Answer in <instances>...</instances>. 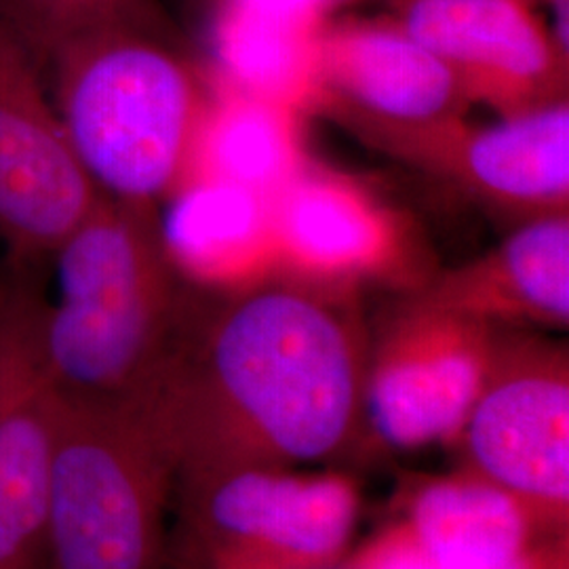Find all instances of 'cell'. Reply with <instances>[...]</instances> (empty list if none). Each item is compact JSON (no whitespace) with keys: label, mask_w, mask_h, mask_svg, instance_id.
<instances>
[{"label":"cell","mask_w":569,"mask_h":569,"mask_svg":"<svg viewBox=\"0 0 569 569\" xmlns=\"http://www.w3.org/2000/svg\"><path fill=\"white\" fill-rule=\"evenodd\" d=\"M190 302L157 376L129 403L173 458L178 483L340 453L366 425L369 336L352 296L274 279Z\"/></svg>","instance_id":"cell-1"},{"label":"cell","mask_w":569,"mask_h":569,"mask_svg":"<svg viewBox=\"0 0 569 569\" xmlns=\"http://www.w3.org/2000/svg\"><path fill=\"white\" fill-rule=\"evenodd\" d=\"M49 258L56 298L39 300V340L56 387L70 399H133L190 308L157 209L100 197Z\"/></svg>","instance_id":"cell-2"},{"label":"cell","mask_w":569,"mask_h":569,"mask_svg":"<svg viewBox=\"0 0 569 569\" xmlns=\"http://www.w3.org/2000/svg\"><path fill=\"white\" fill-rule=\"evenodd\" d=\"M41 44L63 138L98 194L152 209L173 199L211 93L167 32L121 23Z\"/></svg>","instance_id":"cell-3"},{"label":"cell","mask_w":569,"mask_h":569,"mask_svg":"<svg viewBox=\"0 0 569 569\" xmlns=\"http://www.w3.org/2000/svg\"><path fill=\"white\" fill-rule=\"evenodd\" d=\"M173 458L129 401L63 397L41 538L28 569H164Z\"/></svg>","instance_id":"cell-4"},{"label":"cell","mask_w":569,"mask_h":569,"mask_svg":"<svg viewBox=\"0 0 569 569\" xmlns=\"http://www.w3.org/2000/svg\"><path fill=\"white\" fill-rule=\"evenodd\" d=\"M451 448H460V468L509 493L542 538H568V346L498 327L486 382Z\"/></svg>","instance_id":"cell-5"},{"label":"cell","mask_w":569,"mask_h":569,"mask_svg":"<svg viewBox=\"0 0 569 569\" xmlns=\"http://www.w3.org/2000/svg\"><path fill=\"white\" fill-rule=\"evenodd\" d=\"M98 199L63 138L41 41L18 0H0V243L49 258Z\"/></svg>","instance_id":"cell-6"},{"label":"cell","mask_w":569,"mask_h":569,"mask_svg":"<svg viewBox=\"0 0 569 569\" xmlns=\"http://www.w3.org/2000/svg\"><path fill=\"white\" fill-rule=\"evenodd\" d=\"M498 327L409 293L367 346L366 425L387 446H453L486 382Z\"/></svg>","instance_id":"cell-7"},{"label":"cell","mask_w":569,"mask_h":569,"mask_svg":"<svg viewBox=\"0 0 569 569\" xmlns=\"http://www.w3.org/2000/svg\"><path fill=\"white\" fill-rule=\"evenodd\" d=\"M390 157L519 222L569 209V103L475 127L465 117L418 127L346 122Z\"/></svg>","instance_id":"cell-8"},{"label":"cell","mask_w":569,"mask_h":569,"mask_svg":"<svg viewBox=\"0 0 569 569\" xmlns=\"http://www.w3.org/2000/svg\"><path fill=\"white\" fill-rule=\"evenodd\" d=\"M279 279L355 296L363 284L409 291L435 272L406 218L366 183L308 161L272 199Z\"/></svg>","instance_id":"cell-9"},{"label":"cell","mask_w":569,"mask_h":569,"mask_svg":"<svg viewBox=\"0 0 569 569\" xmlns=\"http://www.w3.org/2000/svg\"><path fill=\"white\" fill-rule=\"evenodd\" d=\"M207 552L329 563L352 549L361 493L342 472L239 468L180 481Z\"/></svg>","instance_id":"cell-10"},{"label":"cell","mask_w":569,"mask_h":569,"mask_svg":"<svg viewBox=\"0 0 569 569\" xmlns=\"http://www.w3.org/2000/svg\"><path fill=\"white\" fill-rule=\"evenodd\" d=\"M395 20L500 117L568 100L569 56L528 0H392Z\"/></svg>","instance_id":"cell-11"},{"label":"cell","mask_w":569,"mask_h":569,"mask_svg":"<svg viewBox=\"0 0 569 569\" xmlns=\"http://www.w3.org/2000/svg\"><path fill=\"white\" fill-rule=\"evenodd\" d=\"M63 395L39 340V298L11 284L0 310V569H28L41 538Z\"/></svg>","instance_id":"cell-12"},{"label":"cell","mask_w":569,"mask_h":569,"mask_svg":"<svg viewBox=\"0 0 569 569\" xmlns=\"http://www.w3.org/2000/svg\"><path fill=\"white\" fill-rule=\"evenodd\" d=\"M323 112L418 127L467 114L462 82L395 18L327 21L319 34Z\"/></svg>","instance_id":"cell-13"},{"label":"cell","mask_w":569,"mask_h":569,"mask_svg":"<svg viewBox=\"0 0 569 569\" xmlns=\"http://www.w3.org/2000/svg\"><path fill=\"white\" fill-rule=\"evenodd\" d=\"M428 305L505 329L569 323V213L521 222L467 264L409 291Z\"/></svg>","instance_id":"cell-14"},{"label":"cell","mask_w":569,"mask_h":569,"mask_svg":"<svg viewBox=\"0 0 569 569\" xmlns=\"http://www.w3.org/2000/svg\"><path fill=\"white\" fill-rule=\"evenodd\" d=\"M164 247L186 283L237 293L279 279L272 201L222 182H190L171 199Z\"/></svg>","instance_id":"cell-15"},{"label":"cell","mask_w":569,"mask_h":569,"mask_svg":"<svg viewBox=\"0 0 569 569\" xmlns=\"http://www.w3.org/2000/svg\"><path fill=\"white\" fill-rule=\"evenodd\" d=\"M443 569H519L542 538L509 493L465 468L411 486L392 521Z\"/></svg>","instance_id":"cell-16"},{"label":"cell","mask_w":569,"mask_h":569,"mask_svg":"<svg viewBox=\"0 0 569 569\" xmlns=\"http://www.w3.org/2000/svg\"><path fill=\"white\" fill-rule=\"evenodd\" d=\"M302 117L283 103L216 82L188 183H232L272 201L310 161Z\"/></svg>","instance_id":"cell-17"},{"label":"cell","mask_w":569,"mask_h":569,"mask_svg":"<svg viewBox=\"0 0 569 569\" xmlns=\"http://www.w3.org/2000/svg\"><path fill=\"white\" fill-rule=\"evenodd\" d=\"M348 0H216L211 49L216 66L266 74L305 60L327 16Z\"/></svg>","instance_id":"cell-18"},{"label":"cell","mask_w":569,"mask_h":569,"mask_svg":"<svg viewBox=\"0 0 569 569\" xmlns=\"http://www.w3.org/2000/svg\"><path fill=\"white\" fill-rule=\"evenodd\" d=\"M18 4L41 42L121 23L164 32L154 0H18Z\"/></svg>","instance_id":"cell-19"},{"label":"cell","mask_w":569,"mask_h":569,"mask_svg":"<svg viewBox=\"0 0 569 569\" xmlns=\"http://www.w3.org/2000/svg\"><path fill=\"white\" fill-rule=\"evenodd\" d=\"M568 542L569 538H552L542 542L528 563L519 569L549 568L561 552L569 550ZM348 557L352 569H443L416 549L392 521L361 547L348 550Z\"/></svg>","instance_id":"cell-20"},{"label":"cell","mask_w":569,"mask_h":569,"mask_svg":"<svg viewBox=\"0 0 569 569\" xmlns=\"http://www.w3.org/2000/svg\"><path fill=\"white\" fill-rule=\"evenodd\" d=\"M209 569H352L350 557L346 552L342 559L329 563H300V561H281L258 555H244L234 550H213L209 552Z\"/></svg>","instance_id":"cell-21"},{"label":"cell","mask_w":569,"mask_h":569,"mask_svg":"<svg viewBox=\"0 0 569 569\" xmlns=\"http://www.w3.org/2000/svg\"><path fill=\"white\" fill-rule=\"evenodd\" d=\"M11 284L13 283H7L4 274H2V266H0V310H2V306H4V302H7V298H9Z\"/></svg>","instance_id":"cell-22"},{"label":"cell","mask_w":569,"mask_h":569,"mask_svg":"<svg viewBox=\"0 0 569 569\" xmlns=\"http://www.w3.org/2000/svg\"><path fill=\"white\" fill-rule=\"evenodd\" d=\"M547 569H569V550L561 552Z\"/></svg>","instance_id":"cell-23"}]
</instances>
